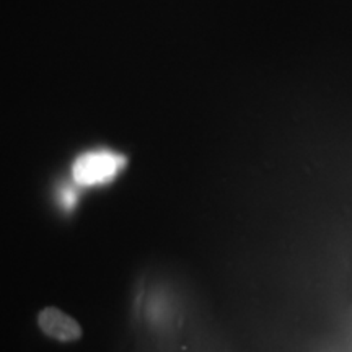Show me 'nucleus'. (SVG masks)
Wrapping results in <instances>:
<instances>
[{
  "mask_svg": "<svg viewBox=\"0 0 352 352\" xmlns=\"http://www.w3.org/2000/svg\"><path fill=\"white\" fill-rule=\"evenodd\" d=\"M124 165V158L108 151L88 152L74 165V178L85 186L107 183Z\"/></svg>",
  "mask_w": 352,
  "mask_h": 352,
  "instance_id": "obj_1",
  "label": "nucleus"
},
{
  "mask_svg": "<svg viewBox=\"0 0 352 352\" xmlns=\"http://www.w3.org/2000/svg\"><path fill=\"white\" fill-rule=\"evenodd\" d=\"M38 324L44 334L60 342L77 341L82 336L80 324L54 307L44 308L38 315Z\"/></svg>",
  "mask_w": 352,
  "mask_h": 352,
  "instance_id": "obj_2",
  "label": "nucleus"
}]
</instances>
